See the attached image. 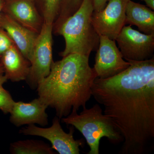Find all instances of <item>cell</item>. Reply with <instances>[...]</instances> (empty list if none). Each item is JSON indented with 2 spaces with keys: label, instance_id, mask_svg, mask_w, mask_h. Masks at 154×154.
I'll list each match as a JSON object with an SVG mask.
<instances>
[{
  "label": "cell",
  "instance_id": "7402d4cb",
  "mask_svg": "<svg viewBox=\"0 0 154 154\" xmlns=\"http://www.w3.org/2000/svg\"><path fill=\"white\" fill-rule=\"evenodd\" d=\"M8 81L7 78L4 74H0V86L3 85Z\"/></svg>",
  "mask_w": 154,
  "mask_h": 154
},
{
  "label": "cell",
  "instance_id": "ac0fdd59",
  "mask_svg": "<svg viewBox=\"0 0 154 154\" xmlns=\"http://www.w3.org/2000/svg\"><path fill=\"white\" fill-rule=\"evenodd\" d=\"M15 102L8 91L0 86V110L5 114L10 113Z\"/></svg>",
  "mask_w": 154,
  "mask_h": 154
},
{
  "label": "cell",
  "instance_id": "3957f363",
  "mask_svg": "<svg viewBox=\"0 0 154 154\" xmlns=\"http://www.w3.org/2000/svg\"><path fill=\"white\" fill-rule=\"evenodd\" d=\"M94 11L92 1L83 0L79 8L54 33L63 36L65 41V49L60 53L62 57L77 54L89 57L98 49L100 36L92 23Z\"/></svg>",
  "mask_w": 154,
  "mask_h": 154
},
{
  "label": "cell",
  "instance_id": "9a60e30c",
  "mask_svg": "<svg viewBox=\"0 0 154 154\" xmlns=\"http://www.w3.org/2000/svg\"><path fill=\"white\" fill-rule=\"evenodd\" d=\"M10 151L12 154H57L48 144L43 141L32 139L12 143L10 145Z\"/></svg>",
  "mask_w": 154,
  "mask_h": 154
},
{
  "label": "cell",
  "instance_id": "9c48e42d",
  "mask_svg": "<svg viewBox=\"0 0 154 154\" xmlns=\"http://www.w3.org/2000/svg\"><path fill=\"white\" fill-rule=\"evenodd\" d=\"M128 0H108L102 11L93 12L92 22L99 36L115 40L125 24Z\"/></svg>",
  "mask_w": 154,
  "mask_h": 154
},
{
  "label": "cell",
  "instance_id": "8fae6325",
  "mask_svg": "<svg viewBox=\"0 0 154 154\" xmlns=\"http://www.w3.org/2000/svg\"><path fill=\"white\" fill-rule=\"evenodd\" d=\"M48 107L38 98L29 102H15L10 113V122L17 127L36 124L46 126L48 124Z\"/></svg>",
  "mask_w": 154,
  "mask_h": 154
},
{
  "label": "cell",
  "instance_id": "603a6c76",
  "mask_svg": "<svg viewBox=\"0 0 154 154\" xmlns=\"http://www.w3.org/2000/svg\"><path fill=\"white\" fill-rule=\"evenodd\" d=\"M4 3H5L4 0H0V19H1V15L2 13Z\"/></svg>",
  "mask_w": 154,
  "mask_h": 154
},
{
  "label": "cell",
  "instance_id": "30bf717a",
  "mask_svg": "<svg viewBox=\"0 0 154 154\" xmlns=\"http://www.w3.org/2000/svg\"><path fill=\"white\" fill-rule=\"evenodd\" d=\"M2 12L20 25L38 34L40 33L44 25V19L34 0L5 1Z\"/></svg>",
  "mask_w": 154,
  "mask_h": 154
},
{
  "label": "cell",
  "instance_id": "cb8c5ba5",
  "mask_svg": "<svg viewBox=\"0 0 154 154\" xmlns=\"http://www.w3.org/2000/svg\"><path fill=\"white\" fill-rule=\"evenodd\" d=\"M4 74V70L3 68L2 65L0 62V74Z\"/></svg>",
  "mask_w": 154,
  "mask_h": 154
},
{
  "label": "cell",
  "instance_id": "8992f818",
  "mask_svg": "<svg viewBox=\"0 0 154 154\" xmlns=\"http://www.w3.org/2000/svg\"><path fill=\"white\" fill-rule=\"evenodd\" d=\"M60 119L56 116L52 120V125L48 128H42L35 124L29 125L19 131L24 135L40 137L48 140L51 144V147L60 154H79L80 147L83 144L82 140H75L74 128H70L69 132L64 131Z\"/></svg>",
  "mask_w": 154,
  "mask_h": 154
},
{
  "label": "cell",
  "instance_id": "44dd1931",
  "mask_svg": "<svg viewBox=\"0 0 154 154\" xmlns=\"http://www.w3.org/2000/svg\"><path fill=\"white\" fill-rule=\"evenodd\" d=\"M143 1L146 5L147 7L154 11V0H141Z\"/></svg>",
  "mask_w": 154,
  "mask_h": 154
},
{
  "label": "cell",
  "instance_id": "2e32d148",
  "mask_svg": "<svg viewBox=\"0 0 154 154\" xmlns=\"http://www.w3.org/2000/svg\"><path fill=\"white\" fill-rule=\"evenodd\" d=\"M63 0H34L44 23L53 24L57 18Z\"/></svg>",
  "mask_w": 154,
  "mask_h": 154
},
{
  "label": "cell",
  "instance_id": "277c9868",
  "mask_svg": "<svg viewBox=\"0 0 154 154\" xmlns=\"http://www.w3.org/2000/svg\"><path fill=\"white\" fill-rule=\"evenodd\" d=\"M61 119L62 123L72 125L82 134L90 147L88 154H99V144L102 137L107 138L115 144L124 140L99 104H95L90 108L83 107L79 114L77 111H72Z\"/></svg>",
  "mask_w": 154,
  "mask_h": 154
},
{
  "label": "cell",
  "instance_id": "ba28073f",
  "mask_svg": "<svg viewBox=\"0 0 154 154\" xmlns=\"http://www.w3.org/2000/svg\"><path fill=\"white\" fill-rule=\"evenodd\" d=\"M95 57L94 68L97 78L107 79L119 74L130 65L123 58L115 40L100 36L99 47Z\"/></svg>",
  "mask_w": 154,
  "mask_h": 154
},
{
  "label": "cell",
  "instance_id": "4fadbf2b",
  "mask_svg": "<svg viewBox=\"0 0 154 154\" xmlns=\"http://www.w3.org/2000/svg\"><path fill=\"white\" fill-rule=\"evenodd\" d=\"M5 75L13 82L26 80L30 71V62L13 45L0 59Z\"/></svg>",
  "mask_w": 154,
  "mask_h": 154
},
{
  "label": "cell",
  "instance_id": "7c38bea8",
  "mask_svg": "<svg viewBox=\"0 0 154 154\" xmlns=\"http://www.w3.org/2000/svg\"><path fill=\"white\" fill-rule=\"evenodd\" d=\"M0 28L6 31L14 45L30 62L38 34L20 25L3 12L0 19Z\"/></svg>",
  "mask_w": 154,
  "mask_h": 154
},
{
  "label": "cell",
  "instance_id": "e0dca14e",
  "mask_svg": "<svg viewBox=\"0 0 154 154\" xmlns=\"http://www.w3.org/2000/svg\"><path fill=\"white\" fill-rule=\"evenodd\" d=\"M83 0H63L59 14L53 24V32L55 33L61 25L75 13L82 3Z\"/></svg>",
  "mask_w": 154,
  "mask_h": 154
},
{
  "label": "cell",
  "instance_id": "52a82bcc",
  "mask_svg": "<svg viewBox=\"0 0 154 154\" xmlns=\"http://www.w3.org/2000/svg\"><path fill=\"white\" fill-rule=\"evenodd\" d=\"M115 41L126 60L141 61L154 57V34H145L131 25H125Z\"/></svg>",
  "mask_w": 154,
  "mask_h": 154
},
{
  "label": "cell",
  "instance_id": "5bb4252c",
  "mask_svg": "<svg viewBox=\"0 0 154 154\" xmlns=\"http://www.w3.org/2000/svg\"><path fill=\"white\" fill-rule=\"evenodd\" d=\"M125 25H134L145 34L154 35V12L148 7L128 0L125 10Z\"/></svg>",
  "mask_w": 154,
  "mask_h": 154
},
{
  "label": "cell",
  "instance_id": "d4e9b609",
  "mask_svg": "<svg viewBox=\"0 0 154 154\" xmlns=\"http://www.w3.org/2000/svg\"><path fill=\"white\" fill-rule=\"evenodd\" d=\"M8 1V0H4V1Z\"/></svg>",
  "mask_w": 154,
  "mask_h": 154
},
{
  "label": "cell",
  "instance_id": "d6986e66",
  "mask_svg": "<svg viewBox=\"0 0 154 154\" xmlns=\"http://www.w3.org/2000/svg\"><path fill=\"white\" fill-rule=\"evenodd\" d=\"M14 44L6 31L0 28V59L4 53Z\"/></svg>",
  "mask_w": 154,
  "mask_h": 154
},
{
  "label": "cell",
  "instance_id": "ffe728a7",
  "mask_svg": "<svg viewBox=\"0 0 154 154\" xmlns=\"http://www.w3.org/2000/svg\"><path fill=\"white\" fill-rule=\"evenodd\" d=\"M94 12L102 11L107 5L108 0H91Z\"/></svg>",
  "mask_w": 154,
  "mask_h": 154
},
{
  "label": "cell",
  "instance_id": "7a4b0ae2",
  "mask_svg": "<svg viewBox=\"0 0 154 154\" xmlns=\"http://www.w3.org/2000/svg\"><path fill=\"white\" fill-rule=\"evenodd\" d=\"M89 58L72 54L53 62L49 75L37 86L38 98L54 109L60 119L85 107L92 96L91 89L97 76Z\"/></svg>",
  "mask_w": 154,
  "mask_h": 154
},
{
  "label": "cell",
  "instance_id": "6da1fadb",
  "mask_svg": "<svg viewBox=\"0 0 154 154\" xmlns=\"http://www.w3.org/2000/svg\"><path fill=\"white\" fill-rule=\"evenodd\" d=\"M128 61L119 74L97 78L92 96L123 137L121 154H142L154 138V57Z\"/></svg>",
  "mask_w": 154,
  "mask_h": 154
},
{
  "label": "cell",
  "instance_id": "5b68a950",
  "mask_svg": "<svg viewBox=\"0 0 154 154\" xmlns=\"http://www.w3.org/2000/svg\"><path fill=\"white\" fill-rule=\"evenodd\" d=\"M53 25L44 23L38 33L30 61L29 74L25 81L31 89H36L38 84L49 75L52 58Z\"/></svg>",
  "mask_w": 154,
  "mask_h": 154
}]
</instances>
